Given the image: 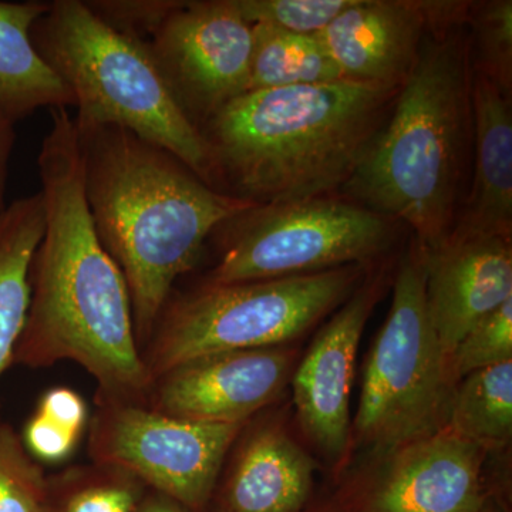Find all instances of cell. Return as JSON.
Returning a JSON list of instances; mask_svg holds the SVG:
<instances>
[{"label":"cell","instance_id":"6da1fadb","mask_svg":"<svg viewBox=\"0 0 512 512\" xmlns=\"http://www.w3.org/2000/svg\"><path fill=\"white\" fill-rule=\"evenodd\" d=\"M37 157L45 234L30 265V305L13 365L77 363L99 396L146 403L150 375L138 349L126 278L101 244L84 195L76 124L50 110Z\"/></svg>","mask_w":512,"mask_h":512},{"label":"cell","instance_id":"7a4b0ae2","mask_svg":"<svg viewBox=\"0 0 512 512\" xmlns=\"http://www.w3.org/2000/svg\"><path fill=\"white\" fill-rule=\"evenodd\" d=\"M74 124L94 228L126 278L137 339H148L212 232L256 204L211 187L124 128Z\"/></svg>","mask_w":512,"mask_h":512},{"label":"cell","instance_id":"3957f363","mask_svg":"<svg viewBox=\"0 0 512 512\" xmlns=\"http://www.w3.org/2000/svg\"><path fill=\"white\" fill-rule=\"evenodd\" d=\"M399 90L342 79L241 94L200 127L215 187L256 205L345 187Z\"/></svg>","mask_w":512,"mask_h":512},{"label":"cell","instance_id":"277c9868","mask_svg":"<svg viewBox=\"0 0 512 512\" xmlns=\"http://www.w3.org/2000/svg\"><path fill=\"white\" fill-rule=\"evenodd\" d=\"M471 86L460 37L426 36L392 116L345 185L369 210L407 222L426 249L451 232Z\"/></svg>","mask_w":512,"mask_h":512},{"label":"cell","instance_id":"5b68a950","mask_svg":"<svg viewBox=\"0 0 512 512\" xmlns=\"http://www.w3.org/2000/svg\"><path fill=\"white\" fill-rule=\"evenodd\" d=\"M32 39L69 87L74 119L124 128L170 151L217 188L200 128L175 99L146 43L111 28L82 0L49 2Z\"/></svg>","mask_w":512,"mask_h":512},{"label":"cell","instance_id":"8992f818","mask_svg":"<svg viewBox=\"0 0 512 512\" xmlns=\"http://www.w3.org/2000/svg\"><path fill=\"white\" fill-rule=\"evenodd\" d=\"M359 276L350 265L171 296L143 355L151 383L195 357L288 345L348 301Z\"/></svg>","mask_w":512,"mask_h":512},{"label":"cell","instance_id":"52a82bcc","mask_svg":"<svg viewBox=\"0 0 512 512\" xmlns=\"http://www.w3.org/2000/svg\"><path fill=\"white\" fill-rule=\"evenodd\" d=\"M457 380L426 302V248L403 259L393 301L367 357L350 446L382 458L447 429Z\"/></svg>","mask_w":512,"mask_h":512},{"label":"cell","instance_id":"ba28073f","mask_svg":"<svg viewBox=\"0 0 512 512\" xmlns=\"http://www.w3.org/2000/svg\"><path fill=\"white\" fill-rule=\"evenodd\" d=\"M222 227L228 234L224 252L204 284H241L362 264L392 238L389 218L328 197L254 205Z\"/></svg>","mask_w":512,"mask_h":512},{"label":"cell","instance_id":"9c48e42d","mask_svg":"<svg viewBox=\"0 0 512 512\" xmlns=\"http://www.w3.org/2000/svg\"><path fill=\"white\" fill-rule=\"evenodd\" d=\"M90 430L93 463L130 474L191 511L210 501L245 424L175 419L143 403L99 396Z\"/></svg>","mask_w":512,"mask_h":512},{"label":"cell","instance_id":"30bf717a","mask_svg":"<svg viewBox=\"0 0 512 512\" xmlns=\"http://www.w3.org/2000/svg\"><path fill=\"white\" fill-rule=\"evenodd\" d=\"M146 45L198 128L248 92L254 25L239 15L234 0L178 2Z\"/></svg>","mask_w":512,"mask_h":512},{"label":"cell","instance_id":"8fae6325","mask_svg":"<svg viewBox=\"0 0 512 512\" xmlns=\"http://www.w3.org/2000/svg\"><path fill=\"white\" fill-rule=\"evenodd\" d=\"M293 365L288 346L195 357L154 379L144 404L175 419L245 424L281 396Z\"/></svg>","mask_w":512,"mask_h":512},{"label":"cell","instance_id":"7c38bea8","mask_svg":"<svg viewBox=\"0 0 512 512\" xmlns=\"http://www.w3.org/2000/svg\"><path fill=\"white\" fill-rule=\"evenodd\" d=\"M461 3L353 0L320 32L343 79L400 89L419 59L427 28L461 16Z\"/></svg>","mask_w":512,"mask_h":512},{"label":"cell","instance_id":"4fadbf2b","mask_svg":"<svg viewBox=\"0 0 512 512\" xmlns=\"http://www.w3.org/2000/svg\"><path fill=\"white\" fill-rule=\"evenodd\" d=\"M380 292V279L357 288L316 335L292 376L293 402L303 431L335 461L350 451V393L357 350Z\"/></svg>","mask_w":512,"mask_h":512},{"label":"cell","instance_id":"5bb4252c","mask_svg":"<svg viewBox=\"0 0 512 512\" xmlns=\"http://www.w3.org/2000/svg\"><path fill=\"white\" fill-rule=\"evenodd\" d=\"M485 450L450 427L382 458L360 512H480Z\"/></svg>","mask_w":512,"mask_h":512},{"label":"cell","instance_id":"9a60e30c","mask_svg":"<svg viewBox=\"0 0 512 512\" xmlns=\"http://www.w3.org/2000/svg\"><path fill=\"white\" fill-rule=\"evenodd\" d=\"M512 298L511 238L451 231L426 249V302L444 353Z\"/></svg>","mask_w":512,"mask_h":512},{"label":"cell","instance_id":"2e32d148","mask_svg":"<svg viewBox=\"0 0 512 512\" xmlns=\"http://www.w3.org/2000/svg\"><path fill=\"white\" fill-rule=\"evenodd\" d=\"M476 131L473 191L457 231L511 238V99L493 80L478 72L471 86Z\"/></svg>","mask_w":512,"mask_h":512},{"label":"cell","instance_id":"e0dca14e","mask_svg":"<svg viewBox=\"0 0 512 512\" xmlns=\"http://www.w3.org/2000/svg\"><path fill=\"white\" fill-rule=\"evenodd\" d=\"M227 481L228 512H298L315 464L284 429L262 426L238 448Z\"/></svg>","mask_w":512,"mask_h":512},{"label":"cell","instance_id":"ac0fdd59","mask_svg":"<svg viewBox=\"0 0 512 512\" xmlns=\"http://www.w3.org/2000/svg\"><path fill=\"white\" fill-rule=\"evenodd\" d=\"M47 9L49 2H0V114L13 124L40 109L74 107L69 87L33 43Z\"/></svg>","mask_w":512,"mask_h":512},{"label":"cell","instance_id":"d6986e66","mask_svg":"<svg viewBox=\"0 0 512 512\" xmlns=\"http://www.w3.org/2000/svg\"><path fill=\"white\" fill-rule=\"evenodd\" d=\"M45 225V200L40 191L0 211V376L13 365L28 318L30 265Z\"/></svg>","mask_w":512,"mask_h":512},{"label":"cell","instance_id":"ffe728a7","mask_svg":"<svg viewBox=\"0 0 512 512\" xmlns=\"http://www.w3.org/2000/svg\"><path fill=\"white\" fill-rule=\"evenodd\" d=\"M342 79L338 64L318 37L296 35L265 23L254 25L248 92Z\"/></svg>","mask_w":512,"mask_h":512},{"label":"cell","instance_id":"44dd1931","mask_svg":"<svg viewBox=\"0 0 512 512\" xmlns=\"http://www.w3.org/2000/svg\"><path fill=\"white\" fill-rule=\"evenodd\" d=\"M448 427L485 451L510 443L512 360L477 370L457 383Z\"/></svg>","mask_w":512,"mask_h":512},{"label":"cell","instance_id":"7402d4cb","mask_svg":"<svg viewBox=\"0 0 512 512\" xmlns=\"http://www.w3.org/2000/svg\"><path fill=\"white\" fill-rule=\"evenodd\" d=\"M146 485L109 466L70 468L47 478L42 512H137Z\"/></svg>","mask_w":512,"mask_h":512},{"label":"cell","instance_id":"603a6c76","mask_svg":"<svg viewBox=\"0 0 512 512\" xmlns=\"http://www.w3.org/2000/svg\"><path fill=\"white\" fill-rule=\"evenodd\" d=\"M47 477L22 439L0 421V512H42Z\"/></svg>","mask_w":512,"mask_h":512},{"label":"cell","instance_id":"cb8c5ba5","mask_svg":"<svg viewBox=\"0 0 512 512\" xmlns=\"http://www.w3.org/2000/svg\"><path fill=\"white\" fill-rule=\"evenodd\" d=\"M512 360V298L468 330L450 356L457 383L464 376Z\"/></svg>","mask_w":512,"mask_h":512},{"label":"cell","instance_id":"d4e9b609","mask_svg":"<svg viewBox=\"0 0 512 512\" xmlns=\"http://www.w3.org/2000/svg\"><path fill=\"white\" fill-rule=\"evenodd\" d=\"M353 0H234L235 8L251 25L275 26L296 35L323 32Z\"/></svg>","mask_w":512,"mask_h":512},{"label":"cell","instance_id":"484cf974","mask_svg":"<svg viewBox=\"0 0 512 512\" xmlns=\"http://www.w3.org/2000/svg\"><path fill=\"white\" fill-rule=\"evenodd\" d=\"M474 18L480 49V73L511 96L512 2L497 0L484 3Z\"/></svg>","mask_w":512,"mask_h":512},{"label":"cell","instance_id":"4316f807","mask_svg":"<svg viewBox=\"0 0 512 512\" xmlns=\"http://www.w3.org/2000/svg\"><path fill=\"white\" fill-rule=\"evenodd\" d=\"M111 28L147 43L154 30L173 12L175 0H99L86 2Z\"/></svg>","mask_w":512,"mask_h":512},{"label":"cell","instance_id":"83f0119b","mask_svg":"<svg viewBox=\"0 0 512 512\" xmlns=\"http://www.w3.org/2000/svg\"><path fill=\"white\" fill-rule=\"evenodd\" d=\"M20 439L37 463L57 464L72 456L82 436L35 412L25 424Z\"/></svg>","mask_w":512,"mask_h":512},{"label":"cell","instance_id":"f1b7e54d","mask_svg":"<svg viewBox=\"0 0 512 512\" xmlns=\"http://www.w3.org/2000/svg\"><path fill=\"white\" fill-rule=\"evenodd\" d=\"M64 429L83 436L89 421V409L82 396L69 387H53L40 397L35 410Z\"/></svg>","mask_w":512,"mask_h":512},{"label":"cell","instance_id":"f546056e","mask_svg":"<svg viewBox=\"0 0 512 512\" xmlns=\"http://www.w3.org/2000/svg\"><path fill=\"white\" fill-rule=\"evenodd\" d=\"M15 124L0 114V211L6 207L5 194L8 183L9 161L15 147Z\"/></svg>","mask_w":512,"mask_h":512},{"label":"cell","instance_id":"4dcf8cb0","mask_svg":"<svg viewBox=\"0 0 512 512\" xmlns=\"http://www.w3.org/2000/svg\"><path fill=\"white\" fill-rule=\"evenodd\" d=\"M137 512H192L185 508L184 505L165 497L160 493H154L144 497L140 505H138Z\"/></svg>","mask_w":512,"mask_h":512}]
</instances>
